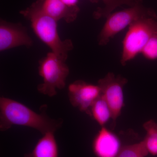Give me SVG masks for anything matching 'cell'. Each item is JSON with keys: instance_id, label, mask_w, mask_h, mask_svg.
<instances>
[{"instance_id": "6da1fadb", "label": "cell", "mask_w": 157, "mask_h": 157, "mask_svg": "<svg viewBox=\"0 0 157 157\" xmlns=\"http://www.w3.org/2000/svg\"><path fill=\"white\" fill-rule=\"evenodd\" d=\"M61 119L51 118L45 113H37L24 104L2 96L0 98V130L5 132L12 126L29 127L37 130L42 135L55 132L62 126Z\"/></svg>"}, {"instance_id": "7a4b0ae2", "label": "cell", "mask_w": 157, "mask_h": 157, "mask_svg": "<svg viewBox=\"0 0 157 157\" xmlns=\"http://www.w3.org/2000/svg\"><path fill=\"white\" fill-rule=\"evenodd\" d=\"M20 13L29 21L38 38L50 48L52 52L66 62L69 52L73 49V42L70 39H61L58 31V21L43 11L41 0H37Z\"/></svg>"}, {"instance_id": "3957f363", "label": "cell", "mask_w": 157, "mask_h": 157, "mask_svg": "<svg viewBox=\"0 0 157 157\" xmlns=\"http://www.w3.org/2000/svg\"><path fill=\"white\" fill-rule=\"evenodd\" d=\"M157 36V16L144 17L133 23L123 41L121 63L123 66L141 53L152 37Z\"/></svg>"}, {"instance_id": "277c9868", "label": "cell", "mask_w": 157, "mask_h": 157, "mask_svg": "<svg viewBox=\"0 0 157 157\" xmlns=\"http://www.w3.org/2000/svg\"><path fill=\"white\" fill-rule=\"evenodd\" d=\"M70 70L66 62L50 52L39 62V73L43 82L37 89L42 94L52 97L57 94V89L66 86V80Z\"/></svg>"}, {"instance_id": "5b68a950", "label": "cell", "mask_w": 157, "mask_h": 157, "mask_svg": "<svg viewBox=\"0 0 157 157\" xmlns=\"http://www.w3.org/2000/svg\"><path fill=\"white\" fill-rule=\"evenodd\" d=\"M157 16L153 10L143 5L142 0L134 6L121 11L112 13L107 18L98 37L99 45H107L117 34L138 20Z\"/></svg>"}, {"instance_id": "8992f818", "label": "cell", "mask_w": 157, "mask_h": 157, "mask_svg": "<svg viewBox=\"0 0 157 157\" xmlns=\"http://www.w3.org/2000/svg\"><path fill=\"white\" fill-rule=\"evenodd\" d=\"M128 80L113 73H107L98 82L101 90V95L107 102L112 114V127L114 129L117 119L121 115L124 106L123 88Z\"/></svg>"}, {"instance_id": "52a82bcc", "label": "cell", "mask_w": 157, "mask_h": 157, "mask_svg": "<svg viewBox=\"0 0 157 157\" xmlns=\"http://www.w3.org/2000/svg\"><path fill=\"white\" fill-rule=\"evenodd\" d=\"M68 90L71 105L87 114L92 105L101 94V88L98 84H91L81 80L71 83Z\"/></svg>"}, {"instance_id": "ba28073f", "label": "cell", "mask_w": 157, "mask_h": 157, "mask_svg": "<svg viewBox=\"0 0 157 157\" xmlns=\"http://www.w3.org/2000/svg\"><path fill=\"white\" fill-rule=\"evenodd\" d=\"M33 41L25 27L21 24L12 23L4 20L0 21V51L25 46L29 47Z\"/></svg>"}, {"instance_id": "9c48e42d", "label": "cell", "mask_w": 157, "mask_h": 157, "mask_svg": "<svg viewBox=\"0 0 157 157\" xmlns=\"http://www.w3.org/2000/svg\"><path fill=\"white\" fill-rule=\"evenodd\" d=\"M92 148L97 157H116L122 147L117 136L104 126L94 138Z\"/></svg>"}, {"instance_id": "30bf717a", "label": "cell", "mask_w": 157, "mask_h": 157, "mask_svg": "<svg viewBox=\"0 0 157 157\" xmlns=\"http://www.w3.org/2000/svg\"><path fill=\"white\" fill-rule=\"evenodd\" d=\"M41 5L43 11L57 21L63 19L68 23L76 20L79 11L78 6L68 7L61 0H41Z\"/></svg>"}, {"instance_id": "8fae6325", "label": "cell", "mask_w": 157, "mask_h": 157, "mask_svg": "<svg viewBox=\"0 0 157 157\" xmlns=\"http://www.w3.org/2000/svg\"><path fill=\"white\" fill-rule=\"evenodd\" d=\"M54 132H48L42 135L33 149L24 157H59V147Z\"/></svg>"}, {"instance_id": "7c38bea8", "label": "cell", "mask_w": 157, "mask_h": 157, "mask_svg": "<svg viewBox=\"0 0 157 157\" xmlns=\"http://www.w3.org/2000/svg\"><path fill=\"white\" fill-rule=\"evenodd\" d=\"M88 115L91 117L101 127H104L112 118L109 106L101 95L92 105Z\"/></svg>"}, {"instance_id": "4fadbf2b", "label": "cell", "mask_w": 157, "mask_h": 157, "mask_svg": "<svg viewBox=\"0 0 157 157\" xmlns=\"http://www.w3.org/2000/svg\"><path fill=\"white\" fill-rule=\"evenodd\" d=\"M141 0H102L104 4V7L98 8L93 14V16L95 19L107 18L113 11L118 7L124 5L129 7L134 6Z\"/></svg>"}, {"instance_id": "5bb4252c", "label": "cell", "mask_w": 157, "mask_h": 157, "mask_svg": "<svg viewBox=\"0 0 157 157\" xmlns=\"http://www.w3.org/2000/svg\"><path fill=\"white\" fill-rule=\"evenodd\" d=\"M146 135L143 140L144 144L148 153L157 155V123L152 120L144 124Z\"/></svg>"}, {"instance_id": "9a60e30c", "label": "cell", "mask_w": 157, "mask_h": 157, "mask_svg": "<svg viewBox=\"0 0 157 157\" xmlns=\"http://www.w3.org/2000/svg\"><path fill=\"white\" fill-rule=\"evenodd\" d=\"M148 154L142 141L123 147L116 157H145Z\"/></svg>"}, {"instance_id": "2e32d148", "label": "cell", "mask_w": 157, "mask_h": 157, "mask_svg": "<svg viewBox=\"0 0 157 157\" xmlns=\"http://www.w3.org/2000/svg\"><path fill=\"white\" fill-rule=\"evenodd\" d=\"M141 53L149 60L157 59V36L152 37L144 47Z\"/></svg>"}, {"instance_id": "e0dca14e", "label": "cell", "mask_w": 157, "mask_h": 157, "mask_svg": "<svg viewBox=\"0 0 157 157\" xmlns=\"http://www.w3.org/2000/svg\"><path fill=\"white\" fill-rule=\"evenodd\" d=\"M61 1L66 6L71 8L78 6L77 4H78V0H61Z\"/></svg>"}, {"instance_id": "ac0fdd59", "label": "cell", "mask_w": 157, "mask_h": 157, "mask_svg": "<svg viewBox=\"0 0 157 157\" xmlns=\"http://www.w3.org/2000/svg\"><path fill=\"white\" fill-rule=\"evenodd\" d=\"M90 1L92 3H95L98 2V0H90Z\"/></svg>"}]
</instances>
